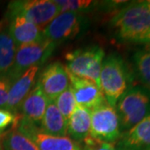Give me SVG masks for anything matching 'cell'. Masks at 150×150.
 Listing matches in <instances>:
<instances>
[{
    "label": "cell",
    "mask_w": 150,
    "mask_h": 150,
    "mask_svg": "<svg viewBox=\"0 0 150 150\" xmlns=\"http://www.w3.org/2000/svg\"><path fill=\"white\" fill-rule=\"evenodd\" d=\"M109 26L118 41L137 43L150 29V9L144 1L129 2L115 13Z\"/></svg>",
    "instance_id": "cell-1"
},
{
    "label": "cell",
    "mask_w": 150,
    "mask_h": 150,
    "mask_svg": "<svg viewBox=\"0 0 150 150\" xmlns=\"http://www.w3.org/2000/svg\"><path fill=\"white\" fill-rule=\"evenodd\" d=\"M134 75L123 58L116 53L105 56L99 75V86L106 102L115 108L118 100L134 86Z\"/></svg>",
    "instance_id": "cell-2"
},
{
    "label": "cell",
    "mask_w": 150,
    "mask_h": 150,
    "mask_svg": "<svg viewBox=\"0 0 150 150\" xmlns=\"http://www.w3.org/2000/svg\"><path fill=\"white\" fill-rule=\"evenodd\" d=\"M115 110L121 132L129 130L150 116V89L143 85L133 86L118 99Z\"/></svg>",
    "instance_id": "cell-3"
},
{
    "label": "cell",
    "mask_w": 150,
    "mask_h": 150,
    "mask_svg": "<svg viewBox=\"0 0 150 150\" xmlns=\"http://www.w3.org/2000/svg\"><path fill=\"white\" fill-rule=\"evenodd\" d=\"M89 27L90 21L86 14L64 12L43 28V37L58 46L83 37Z\"/></svg>",
    "instance_id": "cell-4"
},
{
    "label": "cell",
    "mask_w": 150,
    "mask_h": 150,
    "mask_svg": "<svg viewBox=\"0 0 150 150\" xmlns=\"http://www.w3.org/2000/svg\"><path fill=\"white\" fill-rule=\"evenodd\" d=\"M104 50L98 45L79 48L66 54V69L72 75L85 79L99 86V75Z\"/></svg>",
    "instance_id": "cell-5"
},
{
    "label": "cell",
    "mask_w": 150,
    "mask_h": 150,
    "mask_svg": "<svg viewBox=\"0 0 150 150\" xmlns=\"http://www.w3.org/2000/svg\"><path fill=\"white\" fill-rule=\"evenodd\" d=\"M56 45L43 38L37 43L17 48L14 61L8 76L13 83L33 66H42L48 60L56 48Z\"/></svg>",
    "instance_id": "cell-6"
},
{
    "label": "cell",
    "mask_w": 150,
    "mask_h": 150,
    "mask_svg": "<svg viewBox=\"0 0 150 150\" xmlns=\"http://www.w3.org/2000/svg\"><path fill=\"white\" fill-rule=\"evenodd\" d=\"M7 13L19 15L43 28L60 11L54 0H18L10 2Z\"/></svg>",
    "instance_id": "cell-7"
},
{
    "label": "cell",
    "mask_w": 150,
    "mask_h": 150,
    "mask_svg": "<svg viewBox=\"0 0 150 150\" xmlns=\"http://www.w3.org/2000/svg\"><path fill=\"white\" fill-rule=\"evenodd\" d=\"M121 134L119 119L114 108L105 102L92 109L89 134L92 139L115 144Z\"/></svg>",
    "instance_id": "cell-8"
},
{
    "label": "cell",
    "mask_w": 150,
    "mask_h": 150,
    "mask_svg": "<svg viewBox=\"0 0 150 150\" xmlns=\"http://www.w3.org/2000/svg\"><path fill=\"white\" fill-rule=\"evenodd\" d=\"M16 123V129L32 140L39 150H84L83 145L69 137L45 134L38 126L23 118H19Z\"/></svg>",
    "instance_id": "cell-9"
},
{
    "label": "cell",
    "mask_w": 150,
    "mask_h": 150,
    "mask_svg": "<svg viewBox=\"0 0 150 150\" xmlns=\"http://www.w3.org/2000/svg\"><path fill=\"white\" fill-rule=\"evenodd\" d=\"M37 83L48 101H54L70 86L69 76L65 65L58 61L48 64L39 73Z\"/></svg>",
    "instance_id": "cell-10"
},
{
    "label": "cell",
    "mask_w": 150,
    "mask_h": 150,
    "mask_svg": "<svg viewBox=\"0 0 150 150\" xmlns=\"http://www.w3.org/2000/svg\"><path fill=\"white\" fill-rule=\"evenodd\" d=\"M5 19L11 37L16 44L17 48L37 43L44 38L43 28L38 27L23 17L7 13Z\"/></svg>",
    "instance_id": "cell-11"
},
{
    "label": "cell",
    "mask_w": 150,
    "mask_h": 150,
    "mask_svg": "<svg viewBox=\"0 0 150 150\" xmlns=\"http://www.w3.org/2000/svg\"><path fill=\"white\" fill-rule=\"evenodd\" d=\"M42 66H33L23 73L11 86L5 108L17 114L24 98L36 84Z\"/></svg>",
    "instance_id": "cell-12"
},
{
    "label": "cell",
    "mask_w": 150,
    "mask_h": 150,
    "mask_svg": "<svg viewBox=\"0 0 150 150\" xmlns=\"http://www.w3.org/2000/svg\"><path fill=\"white\" fill-rule=\"evenodd\" d=\"M69 76L70 86L74 93L77 105H80L92 110L106 102L100 88L94 83L85 79L76 77L69 73Z\"/></svg>",
    "instance_id": "cell-13"
},
{
    "label": "cell",
    "mask_w": 150,
    "mask_h": 150,
    "mask_svg": "<svg viewBox=\"0 0 150 150\" xmlns=\"http://www.w3.org/2000/svg\"><path fill=\"white\" fill-rule=\"evenodd\" d=\"M114 146L116 150L149 149L150 116L123 132Z\"/></svg>",
    "instance_id": "cell-14"
},
{
    "label": "cell",
    "mask_w": 150,
    "mask_h": 150,
    "mask_svg": "<svg viewBox=\"0 0 150 150\" xmlns=\"http://www.w3.org/2000/svg\"><path fill=\"white\" fill-rule=\"evenodd\" d=\"M48 103V98L36 82L35 86L22 103L18 112L21 113V118L39 127Z\"/></svg>",
    "instance_id": "cell-15"
},
{
    "label": "cell",
    "mask_w": 150,
    "mask_h": 150,
    "mask_svg": "<svg viewBox=\"0 0 150 150\" xmlns=\"http://www.w3.org/2000/svg\"><path fill=\"white\" fill-rule=\"evenodd\" d=\"M91 128V109L76 105L67 121V136L83 144L89 137Z\"/></svg>",
    "instance_id": "cell-16"
},
{
    "label": "cell",
    "mask_w": 150,
    "mask_h": 150,
    "mask_svg": "<svg viewBox=\"0 0 150 150\" xmlns=\"http://www.w3.org/2000/svg\"><path fill=\"white\" fill-rule=\"evenodd\" d=\"M17 46L11 37L6 19L0 23V76L8 75L13 66Z\"/></svg>",
    "instance_id": "cell-17"
},
{
    "label": "cell",
    "mask_w": 150,
    "mask_h": 150,
    "mask_svg": "<svg viewBox=\"0 0 150 150\" xmlns=\"http://www.w3.org/2000/svg\"><path fill=\"white\" fill-rule=\"evenodd\" d=\"M39 128L45 134L53 136H67V121L54 100L48 101Z\"/></svg>",
    "instance_id": "cell-18"
},
{
    "label": "cell",
    "mask_w": 150,
    "mask_h": 150,
    "mask_svg": "<svg viewBox=\"0 0 150 150\" xmlns=\"http://www.w3.org/2000/svg\"><path fill=\"white\" fill-rule=\"evenodd\" d=\"M132 70L134 78L150 89V52L145 49L136 51L132 56Z\"/></svg>",
    "instance_id": "cell-19"
},
{
    "label": "cell",
    "mask_w": 150,
    "mask_h": 150,
    "mask_svg": "<svg viewBox=\"0 0 150 150\" xmlns=\"http://www.w3.org/2000/svg\"><path fill=\"white\" fill-rule=\"evenodd\" d=\"M4 150H39L37 145L18 129L7 133L3 140Z\"/></svg>",
    "instance_id": "cell-20"
},
{
    "label": "cell",
    "mask_w": 150,
    "mask_h": 150,
    "mask_svg": "<svg viewBox=\"0 0 150 150\" xmlns=\"http://www.w3.org/2000/svg\"><path fill=\"white\" fill-rule=\"evenodd\" d=\"M60 13L76 12L86 14L100 8V1L90 0H54Z\"/></svg>",
    "instance_id": "cell-21"
},
{
    "label": "cell",
    "mask_w": 150,
    "mask_h": 150,
    "mask_svg": "<svg viewBox=\"0 0 150 150\" xmlns=\"http://www.w3.org/2000/svg\"><path fill=\"white\" fill-rule=\"evenodd\" d=\"M54 102L65 120L68 121L77 105L71 86H69L62 93H60L54 100Z\"/></svg>",
    "instance_id": "cell-22"
},
{
    "label": "cell",
    "mask_w": 150,
    "mask_h": 150,
    "mask_svg": "<svg viewBox=\"0 0 150 150\" xmlns=\"http://www.w3.org/2000/svg\"><path fill=\"white\" fill-rule=\"evenodd\" d=\"M82 144L83 145L84 150H116L113 144L95 140L90 136L88 137Z\"/></svg>",
    "instance_id": "cell-23"
},
{
    "label": "cell",
    "mask_w": 150,
    "mask_h": 150,
    "mask_svg": "<svg viewBox=\"0 0 150 150\" xmlns=\"http://www.w3.org/2000/svg\"><path fill=\"white\" fill-rule=\"evenodd\" d=\"M12 84L13 82L8 75L0 76V108H5Z\"/></svg>",
    "instance_id": "cell-24"
},
{
    "label": "cell",
    "mask_w": 150,
    "mask_h": 150,
    "mask_svg": "<svg viewBox=\"0 0 150 150\" xmlns=\"http://www.w3.org/2000/svg\"><path fill=\"white\" fill-rule=\"evenodd\" d=\"M16 114L7 110L6 108H0V131L4 132L9 125L16 121Z\"/></svg>",
    "instance_id": "cell-25"
},
{
    "label": "cell",
    "mask_w": 150,
    "mask_h": 150,
    "mask_svg": "<svg viewBox=\"0 0 150 150\" xmlns=\"http://www.w3.org/2000/svg\"><path fill=\"white\" fill-rule=\"evenodd\" d=\"M137 43H143V44H149V43H150V29L149 30V32L147 33Z\"/></svg>",
    "instance_id": "cell-26"
},
{
    "label": "cell",
    "mask_w": 150,
    "mask_h": 150,
    "mask_svg": "<svg viewBox=\"0 0 150 150\" xmlns=\"http://www.w3.org/2000/svg\"><path fill=\"white\" fill-rule=\"evenodd\" d=\"M144 49L147 50V51H149L150 52V43H149V44H145V47Z\"/></svg>",
    "instance_id": "cell-27"
},
{
    "label": "cell",
    "mask_w": 150,
    "mask_h": 150,
    "mask_svg": "<svg viewBox=\"0 0 150 150\" xmlns=\"http://www.w3.org/2000/svg\"><path fill=\"white\" fill-rule=\"evenodd\" d=\"M145 4L148 6V8L150 9V0H147V1H144Z\"/></svg>",
    "instance_id": "cell-28"
},
{
    "label": "cell",
    "mask_w": 150,
    "mask_h": 150,
    "mask_svg": "<svg viewBox=\"0 0 150 150\" xmlns=\"http://www.w3.org/2000/svg\"><path fill=\"white\" fill-rule=\"evenodd\" d=\"M0 150H4L3 147H2V144H1V143H0Z\"/></svg>",
    "instance_id": "cell-29"
},
{
    "label": "cell",
    "mask_w": 150,
    "mask_h": 150,
    "mask_svg": "<svg viewBox=\"0 0 150 150\" xmlns=\"http://www.w3.org/2000/svg\"><path fill=\"white\" fill-rule=\"evenodd\" d=\"M148 150H150V149H148Z\"/></svg>",
    "instance_id": "cell-30"
}]
</instances>
